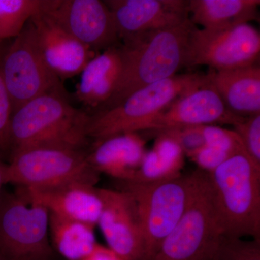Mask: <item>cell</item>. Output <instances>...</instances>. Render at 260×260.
<instances>
[{
    "label": "cell",
    "mask_w": 260,
    "mask_h": 260,
    "mask_svg": "<svg viewBox=\"0 0 260 260\" xmlns=\"http://www.w3.org/2000/svg\"><path fill=\"white\" fill-rule=\"evenodd\" d=\"M195 27L189 18L177 26L139 32L122 39L120 80L100 112L116 107L140 89L177 75L184 68L189 37Z\"/></svg>",
    "instance_id": "cell-1"
},
{
    "label": "cell",
    "mask_w": 260,
    "mask_h": 260,
    "mask_svg": "<svg viewBox=\"0 0 260 260\" xmlns=\"http://www.w3.org/2000/svg\"><path fill=\"white\" fill-rule=\"evenodd\" d=\"M88 113L68 102L64 91H52L29 101L13 112L10 126L12 153L37 147L83 148Z\"/></svg>",
    "instance_id": "cell-2"
},
{
    "label": "cell",
    "mask_w": 260,
    "mask_h": 260,
    "mask_svg": "<svg viewBox=\"0 0 260 260\" xmlns=\"http://www.w3.org/2000/svg\"><path fill=\"white\" fill-rule=\"evenodd\" d=\"M223 234L260 240V169L245 153L234 154L207 173Z\"/></svg>",
    "instance_id": "cell-3"
},
{
    "label": "cell",
    "mask_w": 260,
    "mask_h": 260,
    "mask_svg": "<svg viewBox=\"0 0 260 260\" xmlns=\"http://www.w3.org/2000/svg\"><path fill=\"white\" fill-rule=\"evenodd\" d=\"M208 83L206 75L186 73L140 89L116 107L90 114L87 136L99 141L122 133H138L147 121L178 98Z\"/></svg>",
    "instance_id": "cell-4"
},
{
    "label": "cell",
    "mask_w": 260,
    "mask_h": 260,
    "mask_svg": "<svg viewBox=\"0 0 260 260\" xmlns=\"http://www.w3.org/2000/svg\"><path fill=\"white\" fill-rule=\"evenodd\" d=\"M199 170L155 183L122 181L121 190L136 203L143 238L142 260H153L164 239L184 213L197 185Z\"/></svg>",
    "instance_id": "cell-5"
},
{
    "label": "cell",
    "mask_w": 260,
    "mask_h": 260,
    "mask_svg": "<svg viewBox=\"0 0 260 260\" xmlns=\"http://www.w3.org/2000/svg\"><path fill=\"white\" fill-rule=\"evenodd\" d=\"M83 148L37 147L12 153L4 167V184L25 189H47L73 182L95 185L99 174Z\"/></svg>",
    "instance_id": "cell-6"
},
{
    "label": "cell",
    "mask_w": 260,
    "mask_h": 260,
    "mask_svg": "<svg viewBox=\"0 0 260 260\" xmlns=\"http://www.w3.org/2000/svg\"><path fill=\"white\" fill-rule=\"evenodd\" d=\"M198 170V185L190 203L153 260L215 259L224 234L212 201L207 173Z\"/></svg>",
    "instance_id": "cell-7"
},
{
    "label": "cell",
    "mask_w": 260,
    "mask_h": 260,
    "mask_svg": "<svg viewBox=\"0 0 260 260\" xmlns=\"http://www.w3.org/2000/svg\"><path fill=\"white\" fill-rule=\"evenodd\" d=\"M49 212L23 193L0 194V255L5 260H47Z\"/></svg>",
    "instance_id": "cell-8"
},
{
    "label": "cell",
    "mask_w": 260,
    "mask_h": 260,
    "mask_svg": "<svg viewBox=\"0 0 260 260\" xmlns=\"http://www.w3.org/2000/svg\"><path fill=\"white\" fill-rule=\"evenodd\" d=\"M1 72L13 112L43 94L64 91L44 60L30 20L2 58Z\"/></svg>",
    "instance_id": "cell-9"
},
{
    "label": "cell",
    "mask_w": 260,
    "mask_h": 260,
    "mask_svg": "<svg viewBox=\"0 0 260 260\" xmlns=\"http://www.w3.org/2000/svg\"><path fill=\"white\" fill-rule=\"evenodd\" d=\"M259 56L260 34L249 23L218 30L196 26L189 37L184 67L235 70L259 64Z\"/></svg>",
    "instance_id": "cell-10"
},
{
    "label": "cell",
    "mask_w": 260,
    "mask_h": 260,
    "mask_svg": "<svg viewBox=\"0 0 260 260\" xmlns=\"http://www.w3.org/2000/svg\"><path fill=\"white\" fill-rule=\"evenodd\" d=\"M42 13L93 52L120 44L114 16L104 1L45 0Z\"/></svg>",
    "instance_id": "cell-11"
},
{
    "label": "cell",
    "mask_w": 260,
    "mask_h": 260,
    "mask_svg": "<svg viewBox=\"0 0 260 260\" xmlns=\"http://www.w3.org/2000/svg\"><path fill=\"white\" fill-rule=\"evenodd\" d=\"M245 118L230 112L218 92L208 83L178 98L147 121L140 131L156 133L173 128L215 124L234 126Z\"/></svg>",
    "instance_id": "cell-12"
},
{
    "label": "cell",
    "mask_w": 260,
    "mask_h": 260,
    "mask_svg": "<svg viewBox=\"0 0 260 260\" xmlns=\"http://www.w3.org/2000/svg\"><path fill=\"white\" fill-rule=\"evenodd\" d=\"M102 211L98 225L109 249L122 260H142L143 238L133 197L124 190L99 189Z\"/></svg>",
    "instance_id": "cell-13"
},
{
    "label": "cell",
    "mask_w": 260,
    "mask_h": 260,
    "mask_svg": "<svg viewBox=\"0 0 260 260\" xmlns=\"http://www.w3.org/2000/svg\"><path fill=\"white\" fill-rule=\"evenodd\" d=\"M120 40L139 32L177 26L189 18L187 0H108Z\"/></svg>",
    "instance_id": "cell-14"
},
{
    "label": "cell",
    "mask_w": 260,
    "mask_h": 260,
    "mask_svg": "<svg viewBox=\"0 0 260 260\" xmlns=\"http://www.w3.org/2000/svg\"><path fill=\"white\" fill-rule=\"evenodd\" d=\"M30 21L44 60L59 80L80 74L94 57L93 51L54 23L42 10Z\"/></svg>",
    "instance_id": "cell-15"
},
{
    "label": "cell",
    "mask_w": 260,
    "mask_h": 260,
    "mask_svg": "<svg viewBox=\"0 0 260 260\" xmlns=\"http://www.w3.org/2000/svg\"><path fill=\"white\" fill-rule=\"evenodd\" d=\"M23 194L49 213L95 227L102 211L99 189L85 182H73L47 189H25Z\"/></svg>",
    "instance_id": "cell-16"
},
{
    "label": "cell",
    "mask_w": 260,
    "mask_h": 260,
    "mask_svg": "<svg viewBox=\"0 0 260 260\" xmlns=\"http://www.w3.org/2000/svg\"><path fill=\"white\" fill-rule=\"evenodd\" d=\"M122 71L121 44L94 56L85 67L75 97L84 106L100 112L114 95Z\"/></svg>",
    "instance_id": "cell-17"
},
{
    "label": "cell",
    "mask_w": 260,
    "mask_h": 260,
    "mask_svg": "<svg viewBox=\"0 0 260 260\" xmlns=\"http://www.w3.org/2000/svg\"><path fill=\"white\" fill-rule=\"evenodd\" d=\"M145 153V140L138 133H126L97 141L95 148L88 154V159L98 173H104L121 181H130Z\"/></svg>",
    "instance_id": "cell-18"
},
{
    "label": "cell",
    "mask_w": 260,
    "mask_h": 260,
    "mask_svg": "<svg viewBox=\"0 0 260 260\" xmlns=\"http://www.w3.org/2000/svg\"><path fill=\"white\" fill-rule=\"evenodd\" d=\"M206 76L233 114L242 117L260 114L259 64L235 70H211Z\"/></svg>",
    "instance_id": "cell-19"
},
{
    "label": "cell",
    "mask_w": 260,
    "mask_h": 260,
    "mask_svg": "<svg viewBox=\"0 0 260 260\" xmlns=\"http://www.w3.org/2000/svg\"><path fill=\"white\" fill-rule=\"evenodd\" d=\"M259 0H189V20L218 30L259 20Z\"/></svg>",
    "instance_id": "cell-20"
},
{
    "label": "cell",
    "mask_w": 260,
    "mask_h": 260,
    "mask_svg": "<svg viewBox=\"0 0 260 260\" xmlns=\"http://www.w3.org/2000/svg\"><path fill=\"white\" fill-rule=\"evenodd\" d=\"M95 227L61 218L49 213V230L56 250L68 260H83L96 249L99 244Z\"/></svg>",
    "instance_id": "cell-21"
},
{
    "label": "cell",
    "mask_w": 260,
    "mask_h": 260,
    "mask_svg": "<svg viewBox=\"0 0 260 260\" xmlns=\"http://www.w3.org/2000/svg\"><path fill=\"white\" fill-rule=\"evenodd\" d=\"M44 4V0H0V39L18 37Z\"/></svg>",
    "instance_id": "cell-22"
},
{
    "label": "cell",
    "mask_w": 260,
    "mask_h": 260,
    "mask_svg": "<svg viewBox=\"0 0 260 260\" xmlns=\"http://www.w3.org/2000/svg\"><path fill=\"white\" fill-rule=\"evenodd\" d=\"M181 173L177 172L171 167L153 150L146 151L140 164L139 169L135 173L133 182L155 183L166 181L179 177Z\"/></svg>",
    "instance_id": "cell-23"
},
{
    "label": "cell",
    "mask_w": 260,
    "mask_h": 260,
    "mask_svg": "<svg viewBox=\"0 0 260 260\" xmlns=\"http://www.w3.org/2000/svg\"><path fill=\"white\" fill-rule=\"evenodd\" d=\"M214 260H260V240L223 235Z\"/></svg>",
    "instance_id": "cell-24"
},
{
    "label": "cell",
    "mask_w": 260,
    "mask_h": 260,
    "mask_svg": "<svg viewBox=\"0 0 260 260\" xmlns=\"http://www.w3.org/2000/svg\"><path fill=\"white\" fill-rule=\"evenodd\" d=\"M200 128L205 145L218 149L230 155L245 153L242 140L234 130L217 125L200 126Z\"/></svg>",
    "instance_id": "cell-25"
},
{
    "label": "cell",
    "mask_w": 260,
    "mask_h": 260,
    "mask_svg": "<svg viewBox=\"0 0 260 260\" xmlns=\"http://www.w3.org/2000/svg\"><path fill=\"white\" fill-rule=\"evenodd\" d=\"M246 155L260 169V114L246 117L234 126Z\"/></svg>",
    "instance_id": "cell-26"
},
{
    "label": "cell",
    "mask_w": 260,
    "mask_h": 260,
    "mask_svg": "<svg viewBox=\"0 0 260 260\" xmlns=\"http://www.w3.org/2000/svg\"><path fill=\"white\" fill-rule=\"evenodd\" d=\"M156 138L153 149L166 162L181 173L186 156L180 145L172 137L164 133H155Z\"/></svg>",
    "instance_id": "cell-27"
},
{
    "label": "cell",
    "mask_w": 260,
    "mask_h": 260,
    "mask_svg": "<svg viewBox=\"0 0 260 260\" xmlns=\"http://www.w3.org/2000/svg\"><path fill=\"white\" fill-rule=\"evenodd\" d=\"M200 126L173 128L159 132L174 138L180 145L185 155L189 158L197 150L205 145Z\"/></svg>",
    "instance_id": "cell-28"
},
{
    "label": "cell",
    "mask_w": 260,
    "mask_h": 260,
    "mask_svg": "<svg viewBox=\"0 0 260 260\" xmlns=\"http://www.w3.org/2000/svg\"><path fill=\"white\" fill-rule=\"evenodd\" d=\"M13 105L1 72L0 59V153L10 148V126Z\"/></svg>",
    "instance_id": "cell-29"
},
{
    "label": "cell",
    "mask_w": 260,
    "mask_h": 260,
    "mask_svg": "<svg viewBox=\"0 0 260 260\" xmlns=\"http://www.w3.org/2000/svg\"><path fill=\"white\" fill-rule=\"evenodd\" d=\"M230 156L232 155L222 150L205 145L192 154L189 158L199 167L200 170L210 173L213 172Z\"/></svg>",
    "instance_id": "cell-30"
},
{
    "label": "cell",
    "mask_w": 260,
    "mask_h": 260,
    "mask_svg": "<svg viewBox=\"0 0 260 260\" xmlns=\"http://www.w3.org/2000/svg\"><path fill=\"white\" fill-rule=\"evenodd\" d=\"M83 260H122L107 248L99 245L95 251Z\"/></svg>",
    "instance_id": "cell-31"
},
{
    "label": "cell",
    "mask_w": 260,
    "mask_h": 260,
    "mask_svg": "<svg viewBox=\"0 0 260 260\" xmlns=\"http://www.w3.org/2000/svg\"><path fill=\"white\" fill-rule=\"evenodd\" d=\"M4 167L5 164H2L0 161V194L2 193V186L4 184V180H3V177H4Z\"/></svg>",
    "instance_id": "cell-32"
},
{
    "label": "cell",
    "mask_w": 260,
    "mask_h": 260,
    "mask_svg": "<svg viewBox=\"0 0 260 260\" xmlns=\"http://www.w3.org/2000/svg\"><path fill=\"white\" fill-rule=\"evenodd\" d=\"M0 260H5L4 258L1 255H0Z\"/></svg>",
    "instance_id": "cell-33"
}]
</instances>
